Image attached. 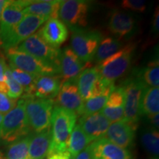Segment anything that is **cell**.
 <instances>
[{"label":"cell","instance_id":"cell-1","mask_svg":"<svg viewBox=\"0 0 159 159\" xmlns=\"http://www.w3.org/2000/svg\"><path fill=\"white\" fill-rule=\"evenodd\" d=\"M72 111L55 105L51 119L52 142L48 156L68 150L69 140L77 121Z\"/></svg>","mask_w":159,"mask_h":159},{"label":"cell","instance_id":"cell-2","mask_svg":"<svg viewBox=\"0 0 159 159\" xmlns=\"http://www.w3.org/2000/svg\"><path fill=\"white\" fill-rule=\"evenodd\" d=\"M30 129L26 116L25 99L22 98L4 116L0 125V139L5 143H12L27 136Z\"/></svg>","mask_w":159,"mask_h":159},{"label":"cell","instance_id":"cell-3","mask_svg":"<svg viewBox=\"0 0 159 159\" xmlns=\"http://www.w3.org/2000/svg\"><path fill=\"white\" fill-rule=\"evenodd\" d=\"M136 46L130 43L120 49L101 63L96 68L101 79L107 82L114 83L122 77L130 69Z\"/></svg>","mask_w":159,"mask_h":159},{"label":"cell","instance_id":"cell-4","mask_svg":"<svg viewBox=\"0 0 159 159\" xmlns=\"http://www.w3.org/2000/svg\"><path fill=\"white\" fill-rule=\"evenodd\" d=\"M25 112L30 128L40 133L51 127V119L55 101L33 96H25Z\"/></svg>","mask_w":159,"mask_h":159},{"label":"cell","instance_id":"cell-5","mask_svg":"<svg viewBox=\"0 0 159 159\" xmlns=\"http://www.w3.org/2000/svg\"><path fill=\"white\" fill-rule=\"evenodd\" d=\"M15 48L31 55L43 63L60 69L61 50L48 44L38 33L32 35Z\"/></svg>","mask_w":159,"mask_h":159},{"label":"cell","instance_id":"cell-6","mask_svg":"<svg viewBox=\"0 0 159 159\" xmlns=\"http://www.w3.org/2000/svg\"><path fill=\"white\" fill-rule=\"evenodd\" d=\"M102 39V35L97 30H71L70 48L83 62L88 64L94 60Z\"/></svg>","mask_w":159,"mask_h":159},{"label":"cell","instance_id":"cell-7","mask_svg":"<svg viewBox=\"0 0 159 159\" xmlns=\"http://www.w3.org/2000/svg\"><path fill=\"white\" fill-rule=\"evenodd\" d=\"M90 5V2L85 0L61 1L58 17L71 30L84 29L88 25Z\"/></svg>","mask_w":159,"mask_h":159},{"label":"cell","instance_id":"cell-8","mask_svg":"<svg viewBox=\"0 0 159 159\" xmlns=\"http://www.w3.org/2000/svg\"><path fill=\"white\" fill-rule=\"evenodd\" d=\"M6 55L10 64L16 68L37 77L57 76L61 74L60 69L47 65L27 53L11 48L6 50Z\"/></svg>","mask_w":159,"mask_h":159},{"label":"cell","instance_id":"cell-9","mask_svg":"<svg viewBox=\"0 0 159 159\" xmlns=\"http://www.w3.org/2000/svg\"><path fill=\"white\" fill-rule=\"evenodd\" d=\"M125 92L124 119L129 124L136 128L140 116V102L146 86L138 78H128L123 83Z\"/></svg>","mask_w":159,"mask_h":159},{"label":"cell","instance_id":"cell-10","mask_svg":"<svg viewBox=\"0 0 159 159\" xmlns=\"http://www.w3.org/2000/svg\"><path fill=\"white\" fill-rule=\"evenodd\" d=\"M48 19H49L46 17L25 15L22 19L2 41L1 47L5 51L18 47L30 36L35 34L41 26Z\"/></svg>","mask_w":159,"mask_h":159},{"label":"cell","instance_id":"cell-11","mask_svg":"<svg viewBox=\"0 0 159 159\" xmlns=\"http://www.w3.org/2000/svg\"><path fill=\"white\" fill-rule=\"evenodd\" d=\"M34 1H7L0 21V43L25 16L22 11Z\"/></svg>","mask_w":159,"mask_h":159},{"label":"cell","instance_id":"cell-12","mask_svg":"<svg viewBox=\"0 0 159 159\" xmlns=\"http://www.w3.org/2000/svg\"><path fill=\"white\" fill-rule=\"evenodd\" d=\"M57 97V105L72 111L77 116H80L84 101L80 94L75 79L61 83Z\"/></svg>","mask_w":159,"mask_h":159},{"label":"cell","instance_id":"cell-13","mask_svg":"<svg viewBox=\"0 0 159 159\" xmlns=\"http://www.w3.org/2000/svg\"><path fill=\"white\" fill-rule=\"evenodd\" d=\"M108 28L119 38L131 37L136 32L137 20L129 13L114 10L109 16Z\"/></svg>","mask_w":159,"mask_h":159},{"label":"cell","instance_id":"cell-14","mask_svg":"<svg viewBox=\"0 0 159 159\" xmlns=\"http://www.w3.org/2000/svg\"><path fill=\"white\" fill-rule=\"evenodd\" d=\"M91 159H131L130 151L102 138L89 144Z\"/></svg>","mask_w":159,"mask_h":159},{"label":"cell","instance_id":"cell-15","mask_svg":"<svg viewBox=\"0 0 159 159\" xmlns=\"http://www.w3.org/2000/svg\"><path fill=\"white\" fill-rule=\"evenodd\" d=\"M111 124L110 121L100 111L81 116L79 121V125L91 142L104 138Z\"/></svg>","mask_w":159,"mask_h":159},{"label":"cell","instance_id":"cell-16","mask_svg":"<svg viewBox=\"0 0 159 159\" xmlns=\"http://www.w3.org/2000/svg\"><path fill=\"white\" fill-rule=\"evenodd\" d=\"M87 63L83 62L70 47H64L61 50L60 71L63 82L75 80L84 70Z\"/></svg>","mask_w":159,"mask_h":159},{"label":"cell","instance_id":"cell-17","mask_svg":"<svg viewBox=\"0 0 159 159\" xmlns=\"http://www.w3.org/2000/svg\"><path fill=\"white\" fill-rule=\"evenodd\" d=\"M38 34L48 44L59 49L60 46L67 40L69 31L66 26L59 19H49Z\"/></svg>","mask_w":159,"mask_h":159},{"label":"cell","instance_id":"cell-18","mask_svg":"<svg viewBox=\"0 0 159 159\" xmlns=\"http://www.w3.org/2000/svg\"><path fill=\"white\" fill-rule=\"evenodd\" d=\"M136 129L124 120L112 122L104 138L120 148L126 149L134 142Z\"/></svg>","mask_w":159,"mask_h":159},{"label":"cell","instance_id":"cell-19","mask_svg":"<svg viewBox=\"0 0 159 159\" xmlns=\"http://www.w3.org/2000/svg\"><path fill=\"white\" fill-rule=\"evenodd\" d=\"M124 89L122 86L115 87L109 94L106 104L100 112L112 123L124 119Z\"/></svg>","mask_w":159,"mask_h":159},{"label":"cell","instance_id":"cell-20","mask_svg":"<svg viewBox=\"0 0 159 159\" xmlns=\"http://www.w3.org/2000/svg\"><path fill=\"white\" fill-rule=\"evenodd\" d=\"M99 75L96 67L85 69L75 79L79 93L85 101L94 96Z\"/></svg>","mask_w":159,"mask_h":159},{"label":"cell","instance_id":"cell-21","mask_svg":"<svg viewBox=\"0 0 159 159\" xmlns=\"http://www.w3.org/2000/svg\"><path fill=\"white\" fill-rule=\"evenodd\" d=\"M52 142L50 128L31 135L29 144L30 159H45L48 156Z\"/></svg>","mask_w":159,"mask_h":159},{"label":"cell","instance_id":"cell-22","mask_svg":"<svg viewBox=\"0 0 159 159\" xmlns=\"http://www.w3.org/2000/svg\"><path fill=\"white\" fill-rule=\"evenodd\" d=\"M61 85V80L58 76L39 77L35 84L33 97L53 99L58 94Z\"/></svg>","mask_w":159,"mask_h":159},{"label":"cell","instance_id":"cell-23","mask_svg":"<svg viewBox=\"0 0 159 159\" xmlns=\"http://www.w3.org/2000/svg\"><path fill=\"white\" fill-rule=\"evenodd\" d=\"M61 1H34L22 11L24 15H33L48 19H58Z\"/></svg>","mask_w":159,"mask_h":159},{"label":"cell","instance_id":"cell-24","mask_svg":"<svg viewBox=\"0 0 159 159\" xmlns=\"http://www.w3.org/2000/svg\"><path fill=\"white\" fill-rule=\"evenodd\" d=\"M159 89L158 87H146L140 102V116H147L158 114Z\"/></svg>","mask_w":159,"mask_h":159},{"label":"cell","instance_id":"cell-25","mask_svg":"<svg viewBox=\"0 0 159 159\" xmlns=\"http://www.w3.org/2000/svg\"><path fill=\"white\" fill-rule=\"evenodd\" d=\"M91 144L88 136L85 135L84 131L81 128L79 124L75 125L68 144V151L72 158H76L80 152L87 148Z\"/></svg>","mask_w":159,"mask_h":159},{"label":"cell","instance_id":"cell-26","mask_svg":"<svg viewBox=\"0 0 159 159\" xmlns=\"http://www.w3.org/2000/svg\"><path fill=\"white\" fill-rule=\"evenodd\" d=\"M122 48V43L119 39L112 37L104 38L99 43L94 60L97 63H101Z\"/></svg>","mask_w":159,"mask_h":159},{"label":"cell","instance_id":"cell-27","mask_svg":"<svg viewBox=\"0 0 159 159\" xmlns=\"http://www.w3.org/2000/svg\"><path fill=\"white\" fill-rule=\"evenodd\" d=\"M136 75V78H138L146 87H158V61H155L150 62L146 67L137 71Z\"/></svg>","mask_w":159,"mask_h":159},{"label":"cell","instance_id":"cell-28","mask_svg":"<svg viewBox=\"0 0 159 159\" xmlns=\"http://www.w3.org/2000/svg\"><path fill=\"white\" fill-rule=\"evenodd\" d=\"M31 135L12 142L6 151V159H30L29 144Z\"/></svg>","mask_w":159,"mask_h":159},{"label":"cell","instance_id":"cell-29","mask_svg":"<svg viewBox=\"0 0 159 159\" xmlns=\"http://www.w3.org/2000/svg\"><path fill=\"white\" fill-rule=\"evenodd\" d=\"M9 67L11 71L12 77L22 87L24 91L26 93V96H33L35 84L39 77L20 70L10 63Z\"/></svg>","mask_w":159,"mask_h":159},{"label":"cell","instance_id":"cell-30","mask_svg":"<svg viewBox=\"0 0 159 159\" xmlns=\"http://www.w3.org/2000/svg\"><path fill=\"white\" fill-rule=\"evenodd\" d=\"M141 141L146 151L156 158H158L159 152L158 131L155 128L148 129L142 134Z\"/></svg>","mask_w":159,"mask_h":159},{"label":"cell","instance_id":"cell-31","mask_svg":"<svg viewBox=\"0 0 159 159\" xmlns=\"http://www.w3.org/2000/svg\"><path fill=\"white\" fill-rule=\"evenodd\" d=\"M108 97V95H99L85 100L83 103L80 116H89L99 112L105 107Z\"/></svg>","mask_w":159,"mask_h":159},{"label":"cell","instance_id":"cell-32","mask_svg":"<svg viewBox=\"0 0 159 159\" xmlns=\"http://www.w3.org/2000/svg\"><path fill=\"white\" fill-rule=\"evenodd\" d=\"M5 82L7 86V96L11 99H17L22 95L24 90L22 87L12 77L11 71L10 69L9 66H7L5 72Z\"/></svg>","mask_w":159,"mask_h":159},{"label":"cell","instance_id":"cell-33","mask_svg":"<svg viewBox=\"0 0 159 159\" xmlns=\"http://www.w3.org/2000/svg\"><path fill=\"white\" fill-rule=\"evenodd\" d=\"M121 7L125 10L143 13L146 11V2L143 0H124L121 2Z\"/></svg>","mask_w":159,"mask_h":159},{"label":"cell","instance_id":"cell-34","mask_svg":"<svg viewBox=\"0 0 159 159\" xmlns=\"http://www.w3.org/2000/svg\"><path fill=\"white\" fill-rule=\"evenodd\" d=\"M16 105L15 99H11L3 93L0 92V113L2 114H6L14 108Z\"/></svg>","mask_w":159,"mask_h":159},{"label":"cell","instance_id":"cell-35","mask_svg":"<svg viewBox=\"0 0 159 159\" xmlns=\"http://www.w3.org/2000/svg\"><path fill=\"white\" fill-rule=\"evenodd\" d=\"M47 157H48L47 159H70L71 155L69 153V151L66 150L64 151V152L52 154Z\"/></svg>","mask_w":159,"mask_h":159},{"label":"cell","instance_id":"cell-36","mask_svg":"<svg viewBox=\"0 0 159 159\" xmlns=\"http://www.w3.org/2000/svg\"><path fill=\"white\" fill-rule=\"evenodd\" d=\"M159 13H158V7L155 11L153 20H152V31L153 33H158V22H159Z\"/></svg>","mask_w":159,"mask_h":159},{"label":"cell","instance_id":"cell-37","mask_svg":"<svg viewBox=\"0 0 159 159\" xmlns=\"http://www.w3.org/2000/svg\"><path fill=\"white\" fill-rule=\"evenodd\" d=\"M75 159H91L89 145L76 156Z\"/></svg>","mask_w":159,"mask_h":159},{"label":"cell","instance_id":"cell-38","mask_svg":"<svg viewBox=\"0 0 159 159\" xmlns=\"http://www.w3.org/2000/svg\"><path fill=\"white\" fill-rule=\"evenodd\" d=\"M148 119L150 122V124L153 126L155 129H158L159 128V114H153L148 116Z\"/></svg>","mask_w":159,"mask_h":159},{"label":"cell","instance_id":"cell-39","mask_svg":"<svg viewBox=\"0 0 159 159\" xmlns=\"http://www.w3.org/2000/svg\"><path fill=\"white\" fill-rule=\"evenodd\" d=\"M6 3H7V1H5V0H0V21H1L2 13L3 9L4 7H5Z\"/></svg>","mask_w":159,"mask_h":159},{"label":"cell","instance_id":"cell-40","mask_svg":"<svg viewBox=\"0 0 159 159\" xmlns=\"http://www.w3.org/2000/svg\"><path fill=\"white\" fill-rule=\"evenodd\" d=\"M0 159H6L5 156H4V154L1 152V151H0Z\"/></svg>","mask_w":159,"mask_h":159},{"label":"cell","instance_id":"cell-41","mask_svg":"<svg viewBox=\"0 0 159 159\" xmlns=\"http://www.w3.org/2000/svg\"><path fill=\"white\" fill-rule=\"evenodd\" d=\"M152 159H158V158H152Z\"/></svg>","mask_w":159,"mask_h":159}]
</instances>
